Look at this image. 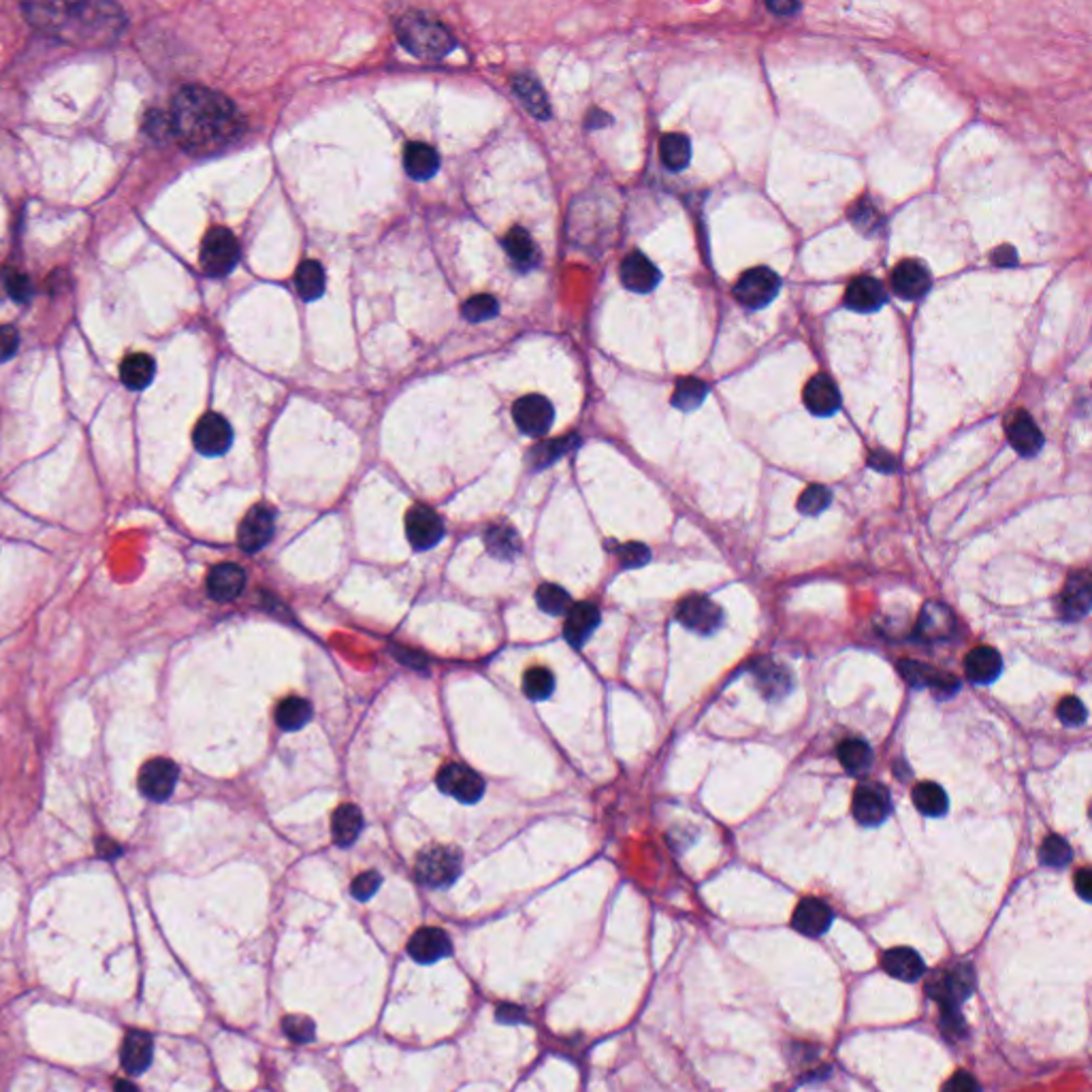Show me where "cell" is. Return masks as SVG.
<instances>
[{
    "mask_svg": "<svg viewBox=\"0 0 1092 1092\" xmlns=\"http://www.w3.org/2000/svg\"><path fill=\"white\" fill-rule=\"evenodd\" d=\"M171 135L190 154H214L242 131L235 105L203 86L182 88L171 103Z\"/></svg>",
    "mask_w": 1092,
    "mask_h": 1092,
    "instance_id": "obj_1",
    "label": "cell"
},
{
    "mask_svg": "<svg viewBox=\"0 0 1092 1092\" xmlns=\"http://www.w3.org/2000/svg\"><path fill=\"white\" fill-rule=\"evenodd\" d=\"M24 11L30 24L75 45H109L124 28V13L112 3H35Z\"/></svg>",
    "mask_w": 1092,
    "mask_h": 1092,
    "instance_id": "obj_2",
    "label": "cell"
},
{
    "mask_svg": "<svg viewBox=\"0 0 1092 1092\" xmlns=\"http://www.w3.org/2000/svg\"><path fill=\"white\" fill-rule=\"evenodd\" d=\"M975 988V971L969 962H960L945 971H939L930 977L926 984L928 996H932L941 1007V1024L945 1031H952L958 1037L964 1031V1020L960 1016V1005L969 999Z\"/></svg>",
    "mask_w": 1092,
    "mask_h": 1092,
    "instance_id": "obj_3",
    "label": "cell"
},
{
    "mask_svg": "<svg viewBox=\"0 0 1092 1092\" xmlns=\"http://www.w3.org/2000/svg\"><path fill=\"white\" fill-rule=\"evenodd\" d=\"M395 28H398V39L406 50L423 60L445 58L455 47L451 30L419 11L404 13Z\"/></svg>",
    "mask_w": 1092,
    "mask_h": 1092,
    "instance_id": "obj_4",
    "label": "cell"
},
{
    "mask_svg": "<svg viewBox=\"0 0 1092 1092\" xmlns=\"http://www.w3.org/2000/svg\"><path fill=\"white\" fill-rule=\"evenodd\" d=\"M462 873V851L451 845H432L421 851L417 877L427 888H447Z\"/></svg>",
    "mask_w": 1092,
    "mask_h": 1092,
    "instance_id": "obj_5",
    "label": "cell"
},
{
    "mask_svg": "<svg viewBox=\"0 0 1092 1092\" xmlns=\"http://www.w3.org/2000/svg\"><path fill=\"white\" fill-rule=\"evenodd\" d=\"M237 261H240V244H237L235 235L229 229L216 227L203 237L201 269L205 274L212 278H225L233 272Z\"/></svg>",
    "mask_w": 1092,
    "mask_h": 1092,
    "instance_id": "obj_6",
    "label": "cell"
},
{
    "mask_svg": "<svg viewBox=\"0 0 1092 1092\" xmlns=\"http://www.w3.org/2000/svg\"><path fill=\"white\" fill-rule=\"evenodd\" d=\"M781 289L779 276L768 267H753L734 284V297L747 310L766 308Z\"/></svg>",
    "mask_w": 1092,
    "mask_h": 1092,
    "instance_id": "obj_7",
    "label": "cell"
},
{
    "mask_svg": "<svg viewBox=\"0 0 1092 1092\" xmlns=\"http://www.w3.org/2000/svg\"><path fill=\"white\" fill-rule=\"evenodd\" d=\"M438 787L445 791L447 796H453L455 800L464 804L479 802L485 794V781L477 770H472L466 764H447L438 772Z\"/></svg>",
    "mask_w": 1092,
    "mask_h": 1092,
    "instance_id": "obj_8",
    "label": "cell"
},
{
    "mask_svg": "<svg viewBox=\"0 0 1092 1092\" xmlns=\"http://www.w3.org/2000/svg\"><path fill=\"white\" fill-rule=\"evenodd\" d=\"M892 802L888 791H885L877 783H862L853 791L851 798V813L856 817L858 824L862 826H879L890 817Z\"/></svg>",
    "mask_w": 1092,
    "mask_h": 1092,
    "instance_id": "obj_9",
    "label": "cell"
},
{
    "mask_svg": "<svg viewBox=\"0 0 1092 1092\" xmlns=\"http://www.w3.org/2000/svg\"><path fill=\"white\" fill-rule=\"evenodd\" d=\"M898 672H900V676L907 680L909 685L928 687L941 700L952 698V695H956V691L960 689V680L956 676L941 672L937 668L928 666V663L915 661V659H900L898 661Z\"/></svg>",
    "mask_w": 1092,
    "mask_h": 1092,
    "instance_id": "obj_10",
    "label": "cell"
},
{
    "mask_svg": "<svg viewBox=\"0 0 1092 1092\" xmlns=\"http://www.w3.org/2000/svg\"><path fill=\"white\" fill-rule=\"evenodd\" d=\"M676 619L700 636H710L721 627L723 612L704 595H689L676 608Z\"/></svg>",
    "mask_w": 1092,
    "mask_h": 1092,
    "instance_id": "obj_11",
    "label": "cell"
},
{
    "mask_svg": "<svg viewBox=\"0 0 1092 1092\" xmlns=\"http://www.w3.org/2000/svg\"><path fill=\"white\" fill-rule=\"evenodd\" d=\"M515 423L521 432L532 438L545 436L552 421H555V410H552L550 402L543 395H526L521 398L513 408Z\"/></svg>",
    "mask_w": 1092,
    "mask_h": 1092,
    "instance_id": "obj_12",
    "label": "cell"
},
{
    "mask_svg": "<svg viewBox=\"0 0 1092 1092\" xmlns=\"http://www.w3.org/2000/svg\"><path fill=\"white\" fill-rule=\"evenodd\" d=\"M406 534H408L410 545L419 550H427V548H434L442 541V536H445V524H442V519L438 517L436 511L430 509V506L417 504L406 515Z\"/></svg>",
    "mask_w": 1092,
    "mask_h": 1092,
    "instance_id": "obj_13",
    "label": "cell"
},
{
    "mask_svg": "<svg viewBox=\"0 0 1092 1092\" xmlns=\"http://www.w3.org/2000/svg\"><path fill=\"white\" fill-rule=\"evenodd\" d=\"M178 783V766L165 757H156L141 766L139 789L141 794L154 802L167 800Z\"/></svg>",
    "mask_w": 1092,
    "mask_h": 1092,
    "instance_id": "obj_14",
    "label": "cell"
},
{
    "mask_svg": "<svg viewBox=\"0 0 1092 1092\" xmlns=\"http://www.w3.org/2000/svg\"><path fill=\"white\" fill-rule=\"evenodd\" d=\"M195 449L205 457L225 455L233 445V430L225 417L210 413L199 419L193 434Z\"/></svg>",
    "mask_w": 1092,
    "mask_h": 1092,
    "instance_id": "obj_15",
    "label": "cell"
},
{
    "mask_svg": "<svg viewBox=\"0 0 1092 1092\" xmlns=\"http://www.w3.org/2000/svg\"><path fill=\"white\" fill-rule=\"evenodd\" d=\"M274 536V511L265 504L250 509L237 530V543L246 552L261 550Z\"/></svg>",
    "mask_w": 1092,
    "mask_h": 1092,
    "instance_id": "obj_16",
    "label": "cell"
},
{
    "mask_svg": "<svg viewBox=\"0 0 1092 1092\" xmlns=\"http://www.w3.org/2000/svg\"><path fill=\"white\" fill-rule=\"evenodd\" d=\"M832 920H834V913L824 900L809 896V898H802L798 903L794 915H791V926H794L800 935L817 939L821 935H826L828 928L832 926Z\"/></svg>",
    "mask_w": 1092,
    "mask_h": 1092,
    "instance_id": "obj_17",
    "label": "cell"
},
{
    "mask_svg": "<svg viewBox=\"0 0 1092 1092\" xmlns=\"http://www.w3.org/2000/svg\"><path fill=\"white\" fill-rule=\"evenodd\" d=\"M1088 572H1075L1067 580L1063 593L1056 599V608L1065 621H1078L1088 614L1092 606Z\"/></svg>",
    "mask_w": 1092,
    "mask_h": 1092,
    "instance_id": "obj_18",
    "label": "cell"
},
{
    "mask_svg": "<svg viewBox=\"0 0 1092 1092\" xmlns=\"http://www.w3.org/2000/svg\"><path fill=\"white\" fill-rule=\"evenodd\" d=\"M930 284H932V278L928 274V269L920 261H913V259L898 263L892 274L894 295L900 299H907V302L922 299L930 291Z\"/></svg>",
    "mask_w": 1092,
    "mask_h": 1092,
    "instance_id": "obj_19",
    "label": "cell"
},
{
    "mask_svg": "<svg viewBox=\"0 0 1092 1092\" xmlns=\"http://www.w3.org/2000/svg\"><path fill=\"white\" fill-rule=\"evenodd\" d=\"M451 939L442 928L425 926L408 941V954L421 964H434L451 954Z\"/></svg>",
    "mask_w": 1092,
    "mask_h": 1092,
    "instance_id": "obj_20",
    "label": "cell"
},
{
    "mask_svg": "<svg viewBox=\"0 0 1092 1092\" xmlns=\"http://www.w3.org/2000/svg\"><path fill=\"white\" fill-rule=\"evenodd\" d=\"M802 400L806 410L815 417H832L841 406V395H838L836 385L824 374H817L806 383Z\"/></svg>",
    "mask_w": 1092,
    "mask_h": 1092,
    "instance_id": "obj_21",
    "label": "cell"
},
{
    "mask_svg": "<svg viewBox=\"0 0 1092 1092\" xmlns=\"http://www.w3.org/2000/svg\"><path fill=\"white\" fill-rule=\"evenodd\" d=\"M619 272L623 287L631 293H651L661 280L657 267L640 252H629Z\"/></svg>",
    "mask_w": 1092,
    "mask_h": 1092,
    "instance_id": "obj_22",
    "label": "cell"
},
{
    "mask_svg": "<svg viewBox=\"0 0 1092 1092\" xmlns=\"http://www.w3.org/2000/svg\"><path fill=\"white\" fill-rule=\"evenodd\" d=\"M246 587V572L237 563H218L208 576V591L216 602H233Z\"/></svg>",
    "mask_w": 1092,
    "mask_h": 1092,
    "instance_id": "obj_23",
    "label": "cell"
},
{
    "mask_svg": "<svg viewBox=\"0 0 1092 1092\" xmlns=\"http://www.w3.org/2000/svg\"><path fill=\"white\" fill-rule=\"evenodd\" d=\"M885 289L877 278L860 276L853 280L845 291V306L853 312L870 314L877 312L885 304Z\"/></svg>",
    "mask_w": 1092,
    "mask_h": 1092,
    "instance_id": "obj_24",
    "label": "cell"
},
{
    "mask_svg": "<svg viewBox=\"0 0 1092 1092\" xmlns=\"http://www.w3.org/2000/svg\"><path fill=\"white\" fill-rule=\"evenodd\" d=\"M964 672L977 685H990L1003 672V657L992 646H977L964 657Z\"/></svg>",
    "mask_w": 1092,
    "mask_h": 1092,
    "instance_id": "obj_25",
    "label": "cell"
},
{
    "mask_svg": "<svg viewBox=\"0 0 1092 1092\" xmlns=\"http://www.w3.org/2000/svg\"><path fill=\"white\" fill-rule=\"evenodd\" d=\"M1007 438L1009 445L1022 457H1035L1043 447V434L1039 427L1026 413H1016L1007 423Z\"/></svg>",
    "mask_w": 1092,
    "mask_h": 1092,
    "instance_id": "obj_26",
    "label": "cell"
},
{
    "mask_svg": "<svg viewBox=\"0 0 1092 1092\" xmlns=\"http://www.w3.org/2000/svg\"><path fill=\"white\" fill-rule=\"evenodd\" d=\"M883 971L900 979V981H915L926 973V964L922 956L911 947H892L881 956Z\"/></svg>",
    "mask_w": 1092,
    "mask_h": 1092,
    "instance_id": "obj_27",
    "label": "cell"
},
{
    "mask_svg": "<svg viewBox=\"0 0 1092 1092\" xmlns=\"http://www.w3.org/2000/svg\"><path fill=\"white\" fill-rule=\"evenodd\" d=\"M597 625H599V610L589 602H580V604L569 606L567 619L563 625V636L569 644L580 648L589 640V636L593 634Z\"/></svg>",
    "mask_w": 1092,
    "mask_h": 1092,
    "instance_id": "obj_28",
    "label": "cell"
},
{
    "mask_svg": "<svg viewBox=\"0 0 1092 1092\" xmlns=\"http://www.w3.org/2000/svg\"><path fill=\"white\" fill-rule=\"evenodd\" d=\"M954 627L956 619L947 606L928 602L920 612V619H917V636L930 642H939L952 636Z\"/></svg>",
    "mask_w": 1092,
    "mask_h": 1092,
    "instance_id": "obj_29",
    "label": "cell"
},
{
    "mask_svg": "<svg viewBox=\"0 0 1092 1092\" xmlns=\"http://www.w3.org/2000/svg\"><path fill=\"white\" fill-rule=\"evenodd\" d=\"M154 1056V1041L146 1031H131L122 1046V1067L126 1073H144Z\"/></svg>",
    "mask_w": 1092,
    "mask_h": 1092,
    "instance_id": "obj_30",
    "label": "cell"
},
{
    "mask_svg": "<svg viewBox=\"0 0 1092 1092\" xmlns=\"http://www.w3.org/2000/svg\"><path fill=\"white\" fill-rule=\"evenodd\" d=\"M404 167L413 180H430L440 169V156L432 146L410 144L404 154Z\"/></svg>",
    "mask_w": 1092,
    "mask_h": 1092,
    "instance_id": "obj_31",
    "label": "cell"
},
{
    "mask_svg": "<svg viewBox=\"0 0 1092 1092\" xmlns=\"http://www.w3.org/2000/svg\"><path fill=\"white\" fill-rule=\"evenodd\" d=\"M154 374H156V363L146 353L129 355L120 366V380L124 383V387L131 391L148 389L154 380Z\"/></svg>",
    "mask_w": 1092,
    "mask_h": 1092,
    "instance_id": "obj_32",
    "label": "cell"
},
{
    "mask_svg": "<svg viewBox=\"0 0 1092 1092\" xmlns=\"http://www.w3.org/2000/svg\"><path fill=\"white\" fill-rule=\"evenodd\" d=\"M363 830V815L359 806L342 804L331 817V834L340 847H351Z\"/></svg>",
    "mask_w": 1092,
    "mask_h": 1092,
    "instance_id": "obj_33",
    "label": "cell"
},
{
    "mask_svg": "<svg viewBox=\"0 0 1092 1092\" xmlns=\"http://www.w3.org/2000/svg\"><path fill=\"white\" fill-rule=\"evenodd\" d=\"M755 680H757V687L762 689V693L768 700L783 698L791 687L787 670L777 666V663L770 659H762L755 663Z\"/></svg>",
    "mask_w": 1092,
    "mask_h": 1092,
    "instance_id": "obj_34",
    "label": "cell"
},
{
    "mask_svg": "<svg viewBox=\"0 0 1092 1092\" xmlns=\"http://www.w3.org/2000/svg\"><path fill=\"white\" fill-rule=\"evenodd\" d=\"M513 88L517 92V97L521 99V103L526 105V109L534 118H538V120H548L550 118V107H548V101H546V94L541 88V84L536 82V79H532L530 75H517L513 79Z\"/></svg>",
    "mask_w": 1092,
    "mask_h": 1092,
    "instance_id": "obj_35",
    "label": "cell"
},
{
    "mask_svg": "<svg viewBox=\"0 0 1092 1092\" xmlns=\"http://www.w3.org/2000/svg\"><path fill=\"white\" fill-rule=\"evenodd\" d=\"M504 248L506 252H509V257L513 259V263L524 269V272H528V269L536 267L538 263V248L534 246V240L532 235L526 231V229H511L509 233H506L504 237Z\"/></svg>",
    "mask_w": 1092,
    "mask_h": 1092,
    "instance_id": "obj_36",
    "label": "cell"
},
{
    "mask_svg": "<svg viewBox=\"0 0 1092 1092\" xmlns=\"http://www.w3.org/2000/svg\"><path fill=\"white\" fill-rule=\"evenodd\" d=\"M312 719V704L306 698L299 695H291V698L282 700L276 708V723L284 732H295Z\"/></svg>",
    "mask_w": 1092,
    "mask_h": 1092,
    "instance_id": "obj_37",
    "label": "cell"
},
{
    "mask_svg": "<svg viewBox=\"0 0 1092 1092\" xmlns=\"http://www.w3.org/2000/svg\"><path fill=\"white\" fill-rule=\"evenodd\" d=\"M911 796H913L915 809L920 811L922 815H926V817H941V815L947 813L949 800H947V794L943 791V787H939L937 783H932V781L917 783L913 787Z\"/></svg>",
    "mask_w": 1092,
    "mask_h": 1092,
    "instance_id": "obj_38",
    "label": "cell"
},
{
    "mask_svg": "<svg viewBox=\"0 0 1092 1092\" xmlns=\"http://www.w3.org/2000/svg\"><path fill=\"white\" fill-rule=\"evenodd\" d=\"M659 156L661 163L670 171H683L691 161V144L685 135L680 133H668L659 141Z\"/></svg>",
    "mask_w": 1092,
    "mask_h": 1092,
    "instance_id": "obj_39",
    "label": "cell"
},
{
    "mask_svg": "<svg viewBox=\"0 0 1092 1092\" xmlns=\"http://www.w3.org/2000/svg\"><path fill=\"white\" fill-rule=\"evenodd\" d=\"M325 269L321 263L316 261H304L302 265H299L297 269V276H295V287H297V293L302 299H306V302H314V299L323 297L325 293Z\"/></svg>",
    "mask_w": 1092,
    "mask_h": 1092,
    "instance_id": "obj_40",
    "label": "cell"
},
{
    "mask_svg": "<svg viewBox=\"0 0 1092 1092\" xmlns=\"http://www.w3.org/2000/svg\"><path fill=\"white\" fill-rule=\"evenodd\" d=\"M838 759L847 772L862 774L873 764V751L860 738H847L838 745Z\"/></svg>",
    "mask_w": 1092,
    "mask_h": 1092,
    "instance_id": "obj_41",
    "label": "cell"
},
{
    "mask_svg": "<svg viewBox=\"0 0 1092 1092\" xmlns=\"http://www.w3.org/2000/svg\"><path fill=\"white\" fill-rule=\"evenodd\" d=\"M485 545L489 552L498 559H513L519 555L521 541L513 528L509 526H496L485 534Z\"/></svg>",
    "mask_w": 1092,
    "mask_h": 1092,
    "instance_id": "obj_42",
    "label": "cell"
},
{
    "mask_svg": "<svg viewBox=\"0 0 1092 1092\" xmlns=\"http://www.w3.org/2000/svg\"><path fill=\"white\" fill-rule=\"evenodd\" d=\"M706 385L702 383V380L698 378H683L678 380L676 387H674V393H672V406L683 410V413H691V410L698 408L704 398H706Z\"/></svg>",
    "mask_w": 1092,
    "mask_h": 1092,
    "instance_id": "obj_43",
    "label": "cell"
},
{
    "mask_svg": "<svg viewBox=\"0 0 1092 1092\" xmlns=\"http://www.w3.org/2000/svg\"><path fill=\"white\" fill-rule=\"evenodd\" d=\"M1073 858V851L1069 847V843L1065 841L1063 836L1058 834H1050L1046 841L1041 843V849H1039V860L1043 866H1050V868H1065L1069 866Z\"/></svg>",
    "mask_w": 1092,
    "mask_h": 1092,
    "instance_id": "obj_44",
    "label": "cell"
},
{
    "mask_svg": "<svg viewBox=\"0 0 1092 1092\" xmlns=\"http://www.w3.org/2000/svg\"><path fill=\"white\" fill-rule=\"evenodd\" d=\"M536 602L548 614H563L569 610V606H572V597H569L567 591L561 589L559 584L546 582L543 584V587H538Z\"/></svg>",
    "mask_w": 1092,
    "mask_h": 1092,
    "instance_id": "obj_45",
    "label": "cell"
},
{
    "mask_svg": "<svg viewBox=\"0 0 1092 1092\" xmlns=\"http://www.w3.org/2000/svg\"><path fill=\"white\" fill-rule=\"evenodd\" d=\"M524 689L532 700H546L555 691V676L548 668H530L524 676Z\"/></svg>",
    "mask_w": 1092,
    "mask_h": 1092,
    "instance_id": "obj_46",
    "label": "cell"
},
{
    "mask_svg": "<svg viewBox=\"0 0 1092 1092\" xmlns=\"http://www.w3.org/2000/svg\"><path fill=\"white\" fill-rule=\"evenodd\" d=\"M830 502H832V494L828 487L809 485L798 498V511L806 517H815L819 513H824L830 506Z\"/></svg>",
    "mask_w": 1092,
    "mask_h": 1092,
    "instance_id": "obj_47",
    "label": "cell"
},
{
    "mask_svg": "<svg viewBox=\"0 0 1092 1092\" xmlns=\"http://www.w3.org/2000/svg\"><path fill=\"white\" fill-rule=\"evenodd\" d=\"M574 442H576V438L572 436V438H561V440L546 442V445L536 447V449L532 451V455H530L532 466H534L536 470H543V468L550 466L552 462H555V459H559L561 455H565L569 449H572V447H574Z\"/></svg>",
    "mask_w": 1092,
    "mask_h": 1092,
    "instance_id": "obj_48",
    "label": "cell"
},
{
    "mask_svg": "<svg viewBox=\"0 0 1092 1092\" xmlns=\"http://www.w3.org/2000/svg\"><path fill=\"white\" fill-rule=\"evenodd\" d=\"M500 312L498 302L491 295H477L464 306V316L470 323H485L496 319Z\"/></svg>",
    "mask_w": 1092,
    "mask_h": 1092,
    "instance_id": "obj_49",
    "label": "cell"
},
{
    "mask_svg": "<svg viewBox=\"0 0 1092 1092\" xmlns=\"http://www.w3.org/2000/svg\"><path fill=\"white\" fill-rule=\"evenodd\" d=\"M282 1031L295 1043H310L316 1035V1026L308 1016H287L282 1020Z\"/></svg>",
    "mask_w": 1092,
    "mask_h": 1092,
    "instance_id": "obj_50",
    "label": "cell"
},
{
    "mask_svg": "<svg viewBox=\"0 0 1092 1092\" xmlns=\"http://www.w3.org/2000/svg\"><path fill=\"white\" fill-rule=\"evenodd\" d=\"M1056 715L1067 727H1078L1088 719V710H1086V706L1080 698H1075V695H1067V698L1060 700V704L1056 708Z\"/></svg>",
    "mask_w": 1092,
    "mask_h": 1092,
    "instance_id": "obj_51",
    "label": "cell"
},
{
    "mask_svg": "<svg viewBox=\"0 0 1092 1092\" xmlns=\"http://www.w3.org/2000/svg\"><path fill=\"white\" fill-rule=\"evenodd\" d=\"M5 291L13 302L24 304L33 295V284H30V280L22 272H9L5 276Z\"/></svg>",
    "mask_w": 1092,
    "mask_h": 1092,
    "instance_id": "obj_52",
    "label": "cell"
},
{
    "mask_svg": "<svg viewBox=\"0 0 1092 1092\" xmlns=\"http://www.w3.org/2000/svg\"><path fill=\"white\" fill-rule=\"evenodd\" d=\"M380 883H383V877H380V875L376 873V870H368V873H361V875L353 881L351 892H353V896H355L357 900H368V898H372V896L378 892Z\"/></svg>",
    "mask_w": 1092,
    "mask_h": 1092,
    "instance_id": "obj_53",
    "label": "cell"
},
{
    "mask_svg": "<svg viewBox=\"0 0 1092 1092\" xmlns=\"http://www.w3.org/2000/svg\"><path fill=\"white\" fill-rule=\"evenodd\" d=\"M619 559L625 567H640L651 559V552L640 543H627L619 548Z\"/></svg>",
    "mask_w": 1092,
    "mask_h": 1092,
    "instance_id": "obj_54",
    "label": "cell"
},
{
    "mask_svg": "<svg viewBox=\"0 0 1092 1092\" xmlns=\"http://www.w3.org/2000/svg\"><path fill=\"white\" fill-rule=\"evenodd\" d=\"M20 348V334L11 325H0V363H7Z\"/></svg>",
    "mask_w": 1092,
    "mask_h": 1092,
    "instance_id": "obj_55",
    "label": "cell"
},
{
    "mask_svg": "<svg viewBox=\"0 0 1092 1092\" xmlns=\"http://www.w3.org/2000/svg\"><path fill=\"white\" fill-rule=\"evenodd\" d=\"M941 1092H981V1088L971 1073L958 1071L943 1084Z\"/></svg>",
    "mask_w": 1092,
    "mask_h": 1092,
    "instance_id": "obj_56",
    "label": "cell"
},
{
    "mask_svg": "<svg viewBox=\"0 0 1092 1092\" xmlns=\"http://www.w3.org/2000/svg\"><path fill=\"white\" fill-rule=\"evenodd\" d=\"M146 129H148L150 135L156 137V139H163V137H171V139H173V135H171V120H169L167 114H161V112H152V114H148V118H146Z\"/></svg>",
    "mask_w": 1092,
    "mask_h": 1092,
    "instance_id": "obj_57",
    "label": "cell"
},
{
    "mask_svg": "<svg viewBox=\"0 0 1092 1092\" xmlns=\"http://www.w3.org/2000/svg\"><path fill=\"white\" fill-rule=\"evenodd\" d=\"M1075 890L1082 896V900H1090L1092 896V873L1088 868H1080L1075 873Z\"/></svg>",
    "mask_w": 1092,
    "mask_h": 1092,
    "instance_id": "obj_58",
    "label": "cell"
},
{
    "mask_svg": "<svg viewBox=\"0 0 1092 1092\" xmlns=\"http://www.w3.org/2000/svg\"><path fill=\"white\" fill-rule=\"evenodd\" d=\"M868 466H873L879 472H894L896 470V459L888 453L877 451V453H873L868 457Z\"/></svg>",
    "mask_w": 1092,
    "mask_h": 1092,
    "instance_id": "obj_59",
    "label": "cell"
},
{
    "mask_svg": "<svg viewBox=\"0 0 1092 1092\" xmlns=\"http://www.w3.org/2000/svg\"><path fill=\"white\" fill-rule=\"evenodd\" d=\"M498 1020H502L506 1024L521 1022V1020H524V1009L517 1007V1005H500Z\"/></svg>",
    "mask_w": 1092,
    "mask_h": 1092,
    "instance_id": "obj_60",
    "label": "cell"
},
{
    "mask_svg": "<svg viewBox=\"0 0 1092 1092\" xmlns=\"http://www.w3.org/2000/svg\"><path fill=\"white\" fill-rule=\"evenodd\" d=\"M398 659L404 661V663H410V666H415V668L423 666V657L417 655V653H408L406 648H402V651H398Z\"/></svg>",
    "mask_w": 1092,
    "mask_h": 1092,
    "instance_id": "obj_61",
    "label": "cell"
},
{
    "mask_svg": "<svg viewBox=\"0 0 1092 1092\" xmlns=\"http://www.w3.org/2000/svg\"><path fill=\"white\" fill-rule=\"evenodd\" d=\"M768 9L774 11V13H779V15H787V13L798 11L800 5H796V3H768Z\"/></svg>",
    "mask_w": 1092,
    "mask_h": 1092,
    "instance_id": "obj_62",
    "label": "cell"
},
{
    "mask_svg": "<svg viewBox=\"0 0 1092 1092\" xmlns=\"http://www.w3.org/2000/svg\"><path fill=\"white\" fill-rule=\"evenodd\" d=\"M116 1090H118V1092H137L135 1086H133L131 1082H126V1080H120V1082L116 1084Z\"/></svg>",
    "mask_w": 1092,
    "mask_h": 1092,
    "instance_id": "obj_63",
    "label": "cell"
}]
</instances>
